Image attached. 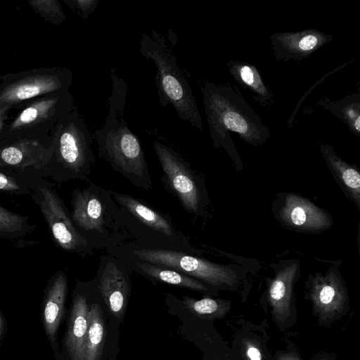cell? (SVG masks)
I'll use <instances>...</instances> for the list:
<instances>
[{
	"label": "cell",
	"mask_w": 360,
	"mask_h": 360,
	"mask_svg": "<svg viewBox=\"0 0 360 360\" xmlns=\"http://www.w3.org/2000/svg\"><path fill=\"white\" fill-rule=\"evenodd\" d=\"M72 194L70 216L82 236L94 250L120 245L132 237L126 229L111 190L89 181Z\"/></svg>",
	"instance_id": "obj_3"
},
{
	"label": "cell",
	"mask_w": 360,
	"mask_h": 360,
	"mask_svg": "<svg viewBox=\"0 0 360 360\" xmlns=\"http://www.w3.org/2000/svg\"><path fill=\"white\" fill-rule=\"evenodd\" d=\"M319 149L330 169L345 193L360 209V174L354 165L343 160L328 143L319 144Z\"/></svg>",
	"instance_id": "obj_18"
},
{
	"label": "cell",
	"mask_w": 360,
	"mask_h": 360,
	"mask_svg": "<svg viewBox=\"0 0 360 360\" xmlns=\"http://www.w3.org/2000/svg\"><path fill=\"white\" fill-rule=\"evenodd\" d=\"M140 53L156 66L155 82L160 105L164 108L172 105L181 120L202 131V119L193 90L163 34L154 30H151V35L141 34Z\"/></svg>",
	"instance_id": "obj_4"
},
{
	"label": "cell",
	"mask_w": 360,
	"mask_h": 360,
	"mask_svg": "<svg viewBox=\"0 0 360 360\" xmlns=\"http://www.w3.org/2000/svg\"><path fill=\"white\" fill-rule=\"evenodd\" d=\"M246 354L250 360H262V354L259 349L253 345L248 347Z\"/></svg>",
	"instance_id": "obj_29"
},
{
	"label": "cell",
	"mask_w": 360,
	"mask_h": 360,
	"mask_svg": "<svg viewBox=\"0 0 360 360\" xmlns=\"http://www.w3.org/2000/svg\"><path fill=\"white\" fill-rule=\"evenodd\" d=\"M60 128L55 145L51 147L48 174L58 184L72 179L89 181L95 163L93 139L84 120L76 113Z\"/></svg>",
	"instance_id": "obj_7"
},
{
	"label": "cell",
	"mask_w": 360,
	"mask_h": 360,
	"mask_svg": "<svg viewBox=\"0 0 360 360\" xmlns=\"http://www.w3.org/2000/svg\"><path fill=\"white\" fill-rule=\"evenodd\" d=\"M274 212L283 226L297 231L319 232L333 224L327 212L295 193H283Z\"/></svg>",
	"instance_id": "obj_11"
},
{
	"label": "cell",
	"mask_w": 360,
	"mask_h": 360,
	"mask_svg": "<svg viewBox=\"0 0 360 360\" xmlns=\"http://www.w3.org/2000/svg\"><path fill=\"white\" fill-rule=\"evenodd\" d=\"M51 148L46 149L34 141H22L0 149V167L24 170L33 167L41 171L47 165Z\"/></svg>",
	"instance_id": "obj_15"
},
{
	"label": "cell",
	"mask_w": 360,
	"mask_h": 360,
	"mask_svg": "<svg viewBox=\"0 0 360 360\" xmlns=\"http://www.w3.org/2000/svg\"><path fill=\"white\" fill-rule=\"evenodd\" d=\"M202 100L213 147L222 148L236 165L241 160L230 131L253 146L270 136L269 127L237 89L227 84L206 82L202 86Z\"/></svg>",
	"instance_id": "obj_2"
},
{
	"label": "cell",
	"mask_w": 360,
	"mask_h": 360,
	"mask_svg": "<svg viewBox=\"0 0 360 360\" xmlns=\"http://www.w3.org/2000/svg\"><path fill=\"white\" fill-rule=\"evenodd\" d=\"M112 92L102 127L94 138L100 156L134 186L148 191L153 187L144 150L124 119L127 84L112 68Z\"/></svg>",
	"instance_id": "obj_1"
},
{
	"label": "cell",
	"mask_w": 360,
	"mask_h": 360,
	"mask_svg": "<svg viewBox=\"0 0 360 360\" xmlns=\"http://www.w3.org/2000/svg\"><path fill=\"white\" fill-rule=\"evenodd\" d=\"M316 105L330 112L346 124L351 132L360 134V94L354 93L333 101L327 96L321 98Z\"/></svg>",
	"instance_id": "obj_22"
},
{
	"label": "cell",
	"mask_w": 360,
	"mask_h": 360,
	"mask_svg": "<svg viewBox=\"0 0 360 360\" xmlns=\"http://www.w3.org/2000/svg\"><path fill=\"white\" fill-rule=\"evenodd\" d=\"M120 259L149 262L173 269L214 288H230L238 284L236 267L217 264L183 252L150 248L134 241H127L105 250Z\"/></svg>",
	"instance_id": "obj_6"
},
{
	"label": "cell",
	"mask_w": 360,
	"mask_h": 360,
	"mask_svg": "<svg viewBox=\"0 0 360 360\" xmlns=\"http://www.w3.org/2000/svg\"><path fill=\"white\" fill-rule=\"evenodd\" d=\"M65 3L82 19H87L97 8L99 0L66 1Z\"/></svg>",
	"instance_id": "obj_28"
},
{
	"label": "cell",
	"mask_w": 360,
	"mask_h": 360,
	"mask_svg": "<svg viewBox=\"0 0 360 360\" xmlns=\"http://www.w3.org/2000/svg\"><path fill=\"white\" fill-rule=\"evenodd\" d=\"M105 341V324L101 305L93 303L89 311V326L85 342L84 360H100Z\"/></svg>",
	"instance_id": "obj_23"
},
{
	"label": "cell",
	"mask_w": 360,
	"mask_h": 360,
	"mask_svg": "<svg viewBox=\"0 0 360 360\" xmlns=\"http://www.w3.org/2000/svg\"><path fill=\"white\" fill-rule=\"evenodd\" d=\"M1 316H0V330H1Z\"/></svg>",
	"instance_id": "obj_31"
},
{
	"label": "cell",
	"mask_w": 360,
	"mask_h": 360,
	"mask_svg": "<svg viewBox=\"0 0 360 360\" xmlns=\"http://www.w3.org/2000/svg\"><path fill=\"white\" fill-rule=\"evenodd\" d=\"M68 290L66 274L59 271L53 277L48 289L44 310V327L51 340H53L63 316Z\"/></svg>",
	"instance_id": "obj_19"
},
{
	"label": "cell",
	"mask_w": 360,
	"mask_h": 360,
	"mask_svg": "<svg viewBox=\"0 0 360 360\" xmlns=\"http://www.w3.org/2000/svg\"><path fill=\"white\" fill-rule=\"evenodd\" d=\"M34 229L27 217L0 205V237L8 239L22 237Z\"/></svg>",
	"instance_id": "obj_24"
},
{
	"label": "cell",
	"mask_w": 360,
	"mask_h": 360,
	"mask_svg": "<svg viewBox=\"0 0 360 360\" xmlns=\"http://www.w3.org/2000/svg\"><path fill=\"white\" fill-rule=\"evenodd\" d=\"M89 311L86 296L77 294L73 300L65 338V346L72 360H84Z\"/></svg>",
	"instance_id": "obj_17"
},
{
	"label": "cell",
	"mask_w": 360,
	"mask_h": 360,
	"mask_svg": "<svg viewBox=\"0 0 360 360\" xmlns=\"http://www.w3.org/2000/svg\"><path fill=\"white\" fill-rule=\"evenodd\" d=\"M118 205L124 225L137 243L156 249L201 255L202 251L193 247L166 213L156 210L143 200L111 191Z\"/></svg>",
	"instance_id": "obj_5"
},
{
	"label": "cell",
	"mask_w": 360,
	"mask_h": 360,
	"mask_svg": "<svg viewBox=\"0 0 360 360\" xmlns=\"http://www.w3.org/2000/svg\"><path fill=\"white\" fill-rule=\"evenodd\" d=\"M276 266L273 267L276 272L269 285L268 296L274 314L283 317L289 313L292 286L299 274L300 262L291 259Z\"/></svg>",
	"instance_id": "obj_14"
},
{
	"label": "cell",
	"mask_w": 360,
	"mask_h": 360,
	"mask_svg": "<svg viewBox=\"0 0 360 360\" xmlns=\"http://www.w3.org/2000/svg\"><path fill=\"white\" fill-rule=\"evenodd\" d=\"M227 67L233 78L250 90L262 105L268 106L272 103V94L255 65L231 60L228 61Z\"/></svg>",
	"instance_id": "obj_21"
},
{
	"label": "cell",
	"mask_w": 360,
	"mask_h": 360,
	"mask_svg": "<svg viewBox=\"0 0 360 360\" xmlns=\"http://www.w3.org/2000/svg\"><path fill=\"white\" fill-rule=\"evenodd\" d=\"M121 260H122L131 271L153 281L163 283L201 292H209L214 289L200 281L173 269L142 261L132 259Z\"/></svg>",
	"instance_id": "obj_16"
},
{
	"label": "cell",
	"mask_w": 360,
	"mask_h": 360,
	"mask_svg": "<svg viewBox=\"0 0 360 360\" xmlns=\"http://www.w3.org/2000/svg\"><path fill=\"white\" fill-rule=\"evenodd\" d=\"M310 297L316 309L329 314L342 309L346 290L338 269L330 267L324 274L316 272L310 278Z\"/></svg>",
	"instance_id": "obj_13"
},
{
	"label": "cell",
	"mask_w": 360,
	"mask_h": 360,
	"mask_svg": "<svg viewBox=\"0 0 360 360\" xmlns=\"http://www.w3.org/2000/svg\"><path fill=\"white\" fill-rule=\"evenodd\" d=\"M58 98H50L33 104L25 109L13 124V128H18L32 124L47 114L53 113L57 109Z\"/></svg>",
	"instance_id": "obj_25"
},
{
	"label": "cell",
	"mask_w": 360,
	"mask_h": 360,
	"mask_svg": "<svg viewBox=\"0 0 360 360\" xmlns=\"http://www.w3.org/2000/svg\"><path fill=\"white\" fill-rule=\"evenodd\" d=\"M280 360H299V359L293 355H285V356H283Z\"/></svg>",
	"instance_id": "obj_30"
},
{
	"label": "cell",
	"mask_w": 360,
	"mask_h": 360,
	"mask_svg": "<svg viewBox=\"0 0 360 360\" xmlns=\"http://www.w3.org/2000/svg\"><path fill=\"white\" fill-rule=\"evenodd\" d=\"M0 191L12 193H28L31 191L30 186L18 181L15 177L6 174L0 167Z\"/></svg>",
	"instance_id": "obj_27"
},
{
	"label": "cell",
	"mask_w": 360,
	"mask_h": 360,
	"mask_svg": "<svg viewBox=\"0 0 360 360\" xmlns=\"http://www.w3.org/2000/svg\"><path fill=\"white\" fill-rule=\"evenodd\" d=\"M132 271L121 259L101 255L94 280L109 311L117 319L124 311L131 290Z\"/></svg>",
	"instance_id": "obj_10"
},
{
	"label": "cell",
	"mask_w": 360,
	"mask_h": 360,
	"mask_svg": "<svg viewBox=\"0 0 360 360\" xmlns=\"http://www.w3.org/2000/svg\"><path fill=\"white\" fill-rule=\"evenodd\" d=\"M30 189L55 243L64 251L80 256L94 255L95 250L78 232L70 212L50 183L39 179L30 185Z\"/></svg>",
	"instance_id": "obj_9"
},
{
	"label": "cell",
	"mask_w": 360,
	"mask_h": 360,
	"mask_svg": "<svg viewBox=\"0 0 360 360\" xmlns=\"http://www.w3.org/2000/svg\"><path fill=\"white\" fill-rule=\"evenodd\" d=\"M182 304L189 311L198 316L216 315L222 308L220 301L210 297L195 300L186 296L183 297Z\"/></svg>",
	"instance_id": "obj_26"
},
{
	"label": "cell",
	"mask_w": 360,
	"mask_h": 360,
	"mask_svg": "<svg viewBox=\"0 0 360 360\" xmlns=\"http://www.w3.org/2000/svg\"><path fill=\"white\" fill-rule=\"evenodd\" d=\"M333 37V34L309 29L295 32L274 33L270 36V42L277 60H302L330 41Z\"/></svg>",
	"instance_id": "obj_12"
},
{
	"label": "cell",
	"mask_w": 360,
	"mask_h": 360,
	"mask_svg": "<svg viewBox=\"0 0 360 360\" xmlns=\"http://www.w3.org/2000/svg\"><path fill=\"white\" fill-rule=\"evenodd\" d=\"M64 79L58 76H37L20 81L0 95V104L11 103L61 89Z\"/></svg>",
	"instance_id": "obj_20"
},
{
	"label": "cell",
	"mask_w": 360,
	"mask_h": 360,
	"mask_svg": "<svg viewBox=\"0 0 360 360\" xmlns=\"http://www.w3.org/2000/svg\"><path fill=\"white\" fill-rule=\"evenodd\" d=\"M153 147L162 169L165 189L191 217H204L209 202L204 178L171 147L158 140L153 142Z\"/></svg>",
	"instance_id": "obj_8"
}]
</instances>
